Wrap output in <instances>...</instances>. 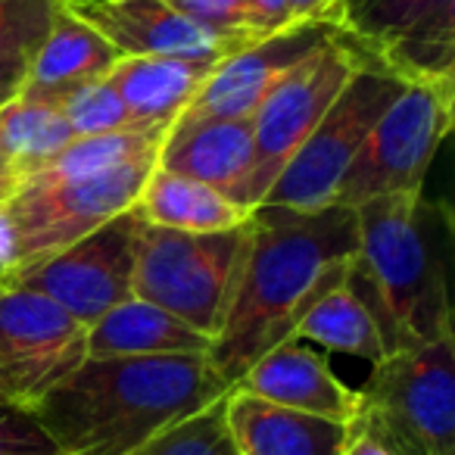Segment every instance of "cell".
I'll return each instance as SVG.
<instances>
[{"label": "cell", "instance_id": "cell-12", "mask_svg": "<svg viewBox=\"0 0 455 455\" xmlns=\"http://www.w3.org/2000/svg\"><path fill=\"white\" fill-rule=\"evenodd\" d=\"M340 32L403 82L455 72V0H347Z\"/></svg>", "mask_w": 455, "mask_h": 455}, {"label": "cell", "instance_id": "cell-14", "mask_svg": "<svg viewBox=\"0 0 455 455\" xmlns=\"http://www.w3.org/2000/svg\"><path fill=\"white\" fill-rule=\"evenodd\" d=\"M66 7L100 32L122 57H178L221 63L235 44L209 35L169 0H63Z\"/></svg>", "mask_w": 455, "mask_h": 455}, {"label": "cell", "instance_id": "cell-6", "mask_svg": "<svg viewBox=\"0 0 455 455\" xmlns=\"http://www.w3.org/2000/svg\"><path fill=\"white\" fill-rule=\"evenodd\" d=\"M159 153L132 159L100 175L53 184H20L0 206L4 266H26L41 256L66 250L128 212L138 203L147 175L156 169Z\"/></svg>", "mask_w": 455, "mask_h": 455}, {"label": "cell", "instance_id": "cell-13", "mask_svg": "<svg viewBox=\"0 0 455 455\" xmlns=\"http://www.w3.org/2000/svg\"><path fill=\"white\" fill-rule=\"evenodd\" d=\"M340 28L331 22H297L281 32L241 47L221 60L181 116H206V119H253L259 103L272 88L318 44Z\"/></svg>", "mask_w": 455, "mask_h": 455}, {"label": "cell", "instance_id": "cell-18", "mask_svg": "<svg viewBox=\"0 0 455 455\" xmlns=\"http://www.w3.org/2000/svg\"><path fill=\"white\" fill-rule=\"evenodd\" d=\"M219 63L178 57H119L107 72L134 128H169L194 103Z\"/></svg>", "mask_w": 455, "mask_h": 455}, {"label": "cell", "instance_id": "cell-28", "mask_svg": "<svg viewBox=\"0 0 455 455\" xmlns=\"http://www.w3.org/2000/svg\"><path fill=\"white\" fill-rule=\"evenodd\" d=\"M0 455H60L32 409L0 399Z\"/></svg>", "mask_w": 455, "mask_h": 455}, {"label": "cell", "instance_id": "cell-34", "mask_svg": "<svg viewBox=\"0 0 455 455\" xmlns=\"http://www.w3.org/2000/svg\"><path fill=\"white\" fill-rule=\"evenodd\" d=\"M0 169H7V159H4V153H0Z\"/></svg>", "mask_w": 455, "mask_h": 455}, {"label": "cell", "instance_id": "cell-24", "mask_svg": "<svg viewBox=\"0 0 455 455\" xmlns=\"http://www.w3.org/2000/svg\"><path fill=\"white\" fill-rule=\"evenodd\" d=\"M225 396L163 427L128 455H237L225 418Z\"/></svg>", "mask_w": 455, "mask_h": 455}, {"label": "cell", "instance_id": "cell-26", "mask_svg": "<svg viewBox=\"0 0 455 455\" xmlns=\"http://www.w3.org/2000/svg\"><path fill=\"white\" fill-rule=\"evenodd\" d=\"M57 10L60 0H0V63L32 60Z\"/></svg>", "mask_w": 455, "mask_h": 455}, {"label": "cell", "instance_id": "cell-25", "mask_svg": "<svg viewBox=\"0 0 455 455\" xmlns=\"http://www.w3.org/2000/svg\"><path fill=\"white\" fill-rule=\"evenodd\" d=\"M44 107H53L66 116L76 138H97V134H116V132H140L132 125L119 94L109 84L107 76L82 82L76 88H66L60 94L47 97Z\"/></svg>", "mask_w": 455, "mask_h": 455}, {"label": "cell", "instance_id": "cell-27", "mask_svg": "<svg viewBox=\"0 0 455 455\" xmlns=\"http://www.w3.org/2000/svg\"><path fill=\"white\" fill-rule=\"evenodd\" d=\"M169 4L175 10H181L188 20H194L196 26L206 28L209 35L235 44L237 51L259 41L253 26H250L247 4L243 0H169Z\"/></svg>", "mask_w": 455, "mask_h": 455}, {"label": "cell", "instance_id": "cell-20", "mask_svg": "<svg viewBox=\"0 0 455 455\" xmlns=\"http://www.w3.org/2000/svg\"><path fill=\"white\" fill-rule=\"evenodd\" d=\"M206 334L138 297L122 299L88 328L91 359L113 355H209Z\"/></svg>", "mask_w": 455, "mask_h": 455}, {"label": "cell", "instance_id": "cell-23", "mask_svg": "<svg viewBox=\"0 0 455 455\" xmlns=\"http://www.w3.org/2000/svg\"><path fill=\"white\" fill-rule=\"evenodd\" d=\"M76 140L69 122L60 109L13 97L0 107V153L7 169L22 181Z\"/></svg>", "mask_w": 455, "mask_h": 455}, {"label": "cell", "instance_id": "cell-33", "mask_svg": "<svg viewBox=\"0 0 455 455\" xmlns=\"http://www.w3.org/2000/svg\"><path fill=\"white\" fill-rule=\"evenodd\" d=\"M16 175L10 169H0V206H4V203L10 200V196H13V190H16Z\"/></svg>", "mask_w": 455, "mask_h": 455}, {"label": "cell", "instance_id": "cell-9", "mask_svg": "<svg viewBox=\"0 0 455 455\" xmlns=\"http://www.w3.org/2000/svg\"><path fill=\"white\" fill-rule=\"evenodd\" d=\"M368 60L343 32L331 35L306 60H299L272 94L253 113V172H250L247 206L256 209L268 188L278 181L293 153L303 147L312 128L324 119L349 78Z\"/></svg>", "mask_w": 455, "mask_h": 455}, {"label": "cell", "instance_id": "cell-1", "mask_svg": "<svg viewBox=\"0 0 455 455\" xmlns=\"http://www.w3.org/2000/svg\"><path fill=\"white\" fill-rule=\"evenodd\" d=\"M355 253V209L256 206L228 312L209 347L215 371L235 387L268 349L293 340L306 312L347 281Z\"/></svg>", "mask_w": 455, "mask_h": 455}, {"label": "cell", "instance_id": "cell-11", "mask_svg": "<svg viewBox=\"0 0 455 455\" xmlns=\"http://www.w3.org/2000/svg\"><path fill=\"white\" fill-rule=\"evenodd\" d=\"M88 359V328L35 291L0 284V399L35 409Z\"/></svg>", "mask_w": 455, "mask_h": 455}, {"label": "cell", "instance_id": "cell-30", "mask_svg": "<svg viewBox=\"0 0 455 455\" xmlns=\"http://www.w3.org/2000/svg\"><path fill=\"white\" fill-rule=\"evenodd\" d=\"M297 22H331L340 28V13L347 0H291Z\"/></svg>", "mask_w": 455, "mask_h": 455}, {"label": "cell", "instance_id": "cell-8", "mask_svg": "<svg viewBox=\"0 0 455 455\" xmlns=\"http://www.w3.org/2000/svg\"><path fill=\"white\" fill-rule=\"evenodd\" d=\"M405 84L409 82H403L368 57L359 66V72L347 82V88L340 91V97L331 103L324 119L312 128L303 147L291 156V163L284 165L278 181L268 188L259 206H287L303 209V212L331 206L337 184L353 165L368 132Z\"/></svg>", "mask_w": 455, "mask_h": 455}, {"label": "cell", "instance_id": "cell-17", "mask_svg": "<svg viewBox=\"0 0 455 455\" xmlns=\"http://www.w3.org/2000/svg\"><path fill=\"white\" fill-rule=\"evenodd\" d=\"M228 430L237 455H347L349 424L266 403L243 390L225 396Z\"/></svg>", "mask_w": 455, "mask_h": 455}, {"label": "cell", "instance_id": "cell-31", "mask_svg": "<svg viewBox=\"0 0 455 455\" xmlns=\"http://www.w3.org/2000/svg\"><path fill=\"white\" fill-rule=\"evenodd\" d=\"M347 455H396L378 434L365 427V424L355 418L349 424V446H347Z\"/></svg>", "mask_w": 455, "mask_h": 455}, {"label": "cell", "instance_id": "cell-15", "mask_svg": "<svg viewBox=\"0 0 455 455\" xmlns=\"http://www.w3.org/2000/svg\"><path fill=\"white\" fill-rule=\"evenodd\" d=\"M159 169L215 188L237 206H247L253 172V119L178 116L159 144Z\"/></svg>", "mask_w": 455, "mask_h": 455}, {"label": "cell", "instance_id": "cell-5", "mask_svg": "<svg viewBox=\"0 0 455 455\" xmlns=\"http://www.w3.org/2000/svg\"><path fill=\"white\" fill-rule=\"evenodd\" d=\"M359 399V421L396 455H455V337L384 355Z\"/></svg>", "mask_w": 455, "mask_h": 455}, {"label": "cell", "instance_id": "cell-3", "mask_svg": "<svg viewBox=\"0 0 455 455\" xmlns=\"http://www.w3.org/2000/svg\"><path fill=\"white\" fill-rule=\"evenodd\" d=\"M359 253L343 284L371 312L387 355L452 337L449 243L452 215L424 190L355 206Z\"/></svg>", "mask_w": 455, "mask_h": 455}, {"label": "cell", "instance_id": "cell-32", "mask_svg": "<svg viewBox=\"0 0 455 455\" xmlns=\"http://www.w3.org/2000/svg\"><path fill=\"white\" fill-rule=\"evenodd\" d=\"M26 69H28V60H7V63H0V107L20 94Z\"/></svg>", "mask_w": 455, "mask_h": 455}, {"label": "cell", "instance_id": "cell-7", "mask_svg": "<svg viewBox=\"0 0 455 455\" xmlns=\"http://www.w3.org/2000/svg\"><path fill=\"white\" fill-rule=\"evenodd\" d=\"M455 82H409L368 132L362 150L343 181L337 184V206H362L378 196L424 190L436 150L452 128Z\"/></svg>", "mask_w": 455, "mask_h": 455}, {"label": "cell", "instance_id": "cell-4", "mask_svg": "<svg viewBox=\"0 0 455 455\" xmlns=\"http://www.w3.org/2000/svg\"><path fill=\"white\" fill-rule=\"evenodd\" d=\"M250 221L228 231H175L144 221L132 272V297L159 306L212 340L228 312Z\"/></svg>", "mask_w": 455, "mask_h": 455}, {"label": "cell", "instance_id": "cell-19", "mask_svg": "<svg viewBox=\"0 0 455 455\" xmlns=\"http://www.w3.org/2000/svg\"><path fill=\"white\" fill-rule=\"evenodd\" d=\"M122 53L103 38L100 32L78 20L63 0L53 16V26L35 57L28 60L26 78H22L20 100L44 103L47 97L60 94L66 88H76L91 78H100L119 63Z\"/></svg>", "mask_w": 455, "mask_h": 455}, {"label": "cell", "instance_id": "cell-2", "mask_svg": "<svg viewBox=\"0 0 455 455\" xmlns=\"http://www.w3.org/2000/svg\"><path fill=\"white\" fill-rule=\"evenodd\" d=\"M228 390L209 355H88L32 411L60 455H128Z\"/></svg>", "mask_w": 455, "mask_h": 455}, {"label": "cell", "instance_id": "cell-29", "mask_svg": "<svg viewBox=\"0 0 455 455\" xmlns=\"http://www.w3.org/2000/svg\"><path fill=\"white\" fill-rule=\"evenodd\" d=\"M243 4H247V16L256 38H268L281 28L297 26L291 0H243Z\"/></svg>", "mask_w": 455, "mask_h": 455}, {"label": "cell", "instance_id": "cell-21", "mask_svg": "<svg viewBox=\"0 0 455 455\" xmlns=\"http://www.w3.org/2000/svg\"><path fill=\"white\" fill-rule=\"evenodd\" d=\"M134 209L150 225L194 231V235L241 228L253 215V209L237 206L235 200H228L215 188L190 181V178H181L175 172H165L159 165L147 175Z\"/></svg>", "mask_w": 455, "mask_h": 455}, {"label": "cell", "instance_id": "cell-22", "mask_svg": "<svg viewBox=\"0 0 455 455\" xmlns=\"http://www.w3.org/2000/svg\"><path fill=\"white\" fill-rule=\"evenodd\" d=\"M293 340L318 343L328 353L355 355V359H365L368 365H378L387 355L384 337H380L371 312L359 303V297L347 284L324 293L306 312L303 322L293 331Z\"/></svg>", "mask_w": 455, "mask_h": 455}, {"label": "cell", "instance_id": "cell-16", "mask_svg": "<svg viewBox=\"0 0 455 455\" xmlns=\"http://www.w3.org/2000/svg\"><path fill=\"white\" fill-rule=\"evenodd\" d=\"M235 390L253 393V396L266 399V403L340 424H353L362 409L359 390L343 384L331 371L328 362L312 347H306L303 340H284L275 349H268L237 380Z\"/></svg>", "mask_w": 455, "mask_h": 455}, {"label": "cell", "instance_id": "cell-10", "mask_svg": "<svg viewBox=\"0 0 455 455\" xmlns=\"http://www.w3.org/2000/svg\"><path fill=\"white\" fill-rule=\"evenodd\" d=\"M144 225L138 209L109 219L88 237L26 266L0 268V284L35 291L63 306L72 318L91 328L113 306L132 297L138 231Z\"/></svg>", "mask_w": 455, "mask_h": 455}]
</instances>
